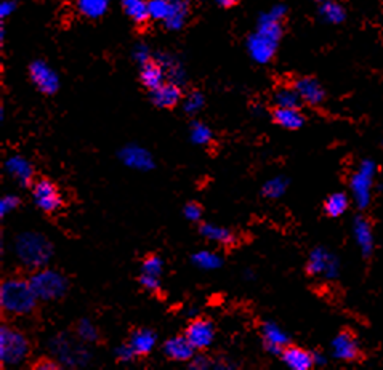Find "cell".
<instances>
[{"label":"cell","instance_id":"6da1fadb","mask_svg":"<svg viewBox=\"0 0 383 370\" xmlns=\"http://www.w3.org/2000/svg\"><path fill=\"white\" fill-rule=\"evenodd\" d=\"M287 15V7L277 4L260 15L257 29L249 35L247 51L258 64H266L276 55L277 45L282 37V21Z\"/></svg>","mask_w":383,"mask_h":370},{"label":"cell","instance_id":"7a4b0ae2","mask_svg":"<svg viewBox=\"0 0 383 370\" xmlns=\"http://www.w3.org/2000/svg\"><path fill=\"white\" fill-rule=\"evenodd\" d=\"M39 298L31 282L21 278H10L0 287V307L11 316H27L37 307Z\"/></svg>","mask_w":383,"mask_h":370},{"label":"cell","instance_id":"3957f363","mask_svg":"<svg viewBox=\"0 0 383 370\" xmlns=\"http://www.w3.org/2000/svg\"><path fill=\"white\" fill-rule=\"evenodd\" d=\"M16 257L20 261L29 269H42L51 258V247L50 240L44 234L37 233H25L18 236L15 244Z\"/></svg>","mask_w":383,"mask_h":370},{"label":"cell","instance_id":"277c9868","mask_svg":"<svg viewBox=\"0 0 383 370\" xmlns=\"http://www.w3.org/2000/svg\"><path fill=\"white\" fill-rule=\"evenodd\" d=\"M31 282L34 292L42 302H55L66 295L68 292V279L65 274L55 271V269H37L31 276Z\"/></svg>","mask_w":383,"mask_h":370},{"label":"cell","instance_id":"5b68a950","mask_svg":"<svg viewBox=\"0 0 383 370\" xmlns=\"http://www.w3.org/2000/svg\"><path fill=\"white\" fill-rule=\"evenodd\" d=\"M27 338L15 327L0 328V362L4 366H18L27 357Z\"/></svg>","mask_w":383,"mask_h":370},{"label":"cell","instance_id":"8992f818","mask_svg":"<svg viewBox=\"0 0 383 370\" xmlns=\"http://www.w3.org/2000/svg\"><path fill=\"white\" fill-rule=\"evenodd\" d=\"M32 199L47 215H54L63 207V196L58 186L49 178H40L32 185Z\"/></svg>","mask_w":383,"mask_h":370},{"label":"cell","instance_id":"52a82bcc","mask_svg":"<svg viewBox=\"0 0 383 370\" xmlns=\"http://www.w3.org/2000/svg\"><path fill=\"white\" fill-rule=\"evenodd\" d=\"M29 78L34 87L44 95H55L60 90V75L56 70L42 60H36L29 66Z\"/></svg>","mask_w":383,"mask_h":370},{"label":"cell","instance_id":"ba28073f","mask_svg":"<svg viewBox=\"0 0 383 370\" xmlns=\"http://www.w3.org/2000/svg\"><path fill=\"white\" fill-rule=\"evenodd\" d=\"M374 178V164L364 162L351 178V191L359 207H365L370 199V186Z\"/></svg>","mask_w":383,"mask_h":370},{"label":"cell","instance_id":"9c48e42d","mask_svg":"<svg viewBox=\"0 0 383 370\" xmlns=\"http://www.w3.org/2000/svg\"><path fill=\"white\" fill-rule=\"evenodd\" d=\"M184 335H187V338L196 350H206L213 343V338H215V326L208 319L199 317V319L189 322Z\"/></svg>","mask_w":383,"mask_h":370},{"label":"cell","instance_id":"30bf717a","mask_svg":"<svg viewBox=\"0 0 383 370\" xmlns=\"http://www.w3.org/2000/svg\"><path fill=\"white\" fill-rule=\"evenodd\" d=\"M119 157L127 167H130L133 170H140V172H146V170H151L154 167V159L151 156V152L138 144L124 146L119 152Z\"/></svg>","mask_w":383,"mask_h":370},{"label":"cell","instance_id":"8fae6325","mask_svg":"<svg viewBox=\"0 0 383 370\" xmlns=\"http://www.w3.org/2000/svg\"><path fill=\"white\" fill-rule=\"evenodd\" d=\"M151 101L161 109H172L182 101V85L168 80L161 87L151 90Z\"/></svg>","mask_w":383,"mask_h":370},{"label":"cell","instance_id":"7c38bea8","mask_svg":"<svg viewBox=\"0 0 383 370\" xmlns=\"http://www.w3.org/2000/svg\"><path fill=\"white\" fill-rule=\"evenodd\" d=\"M294 88L297 90L301 103L310 106H319L326 98V92L315 78H300L294 82Z\"/></svg>","mask_w":383,"mask_h":370},{"label":"cell","instance_id":"4fadbf2b","mask_svg":"<svg viewBox=\"0 0 383 370\" xmlns=\"http://www.w3.org/2000/svg\"><path fill=\"white\" fill-rule=\"evenodd\" d=\"M334 348V356L337 359L341 361H356L359 356H361V351H359V345L356 342L355 335L348 331L340 332L332 342Z\"/></svg>","mask_w":383,"mask_h":370},{"label":"cell","instance_id":"5bb4252c","mask_svg":"<svg viewBox=\"0 0 383 370\" xmlns=\"http://www.w3.org/2000/svg\"><path fill=\"white\" fill-rule=\"evenodd\" d=\"M196 348L191 345L187 335H182V337H172L168 338L164 345V352L168 359L177 361V362H184L191 361L194 357Z\"/></svg>","mask_w":383,"mask_h":370},{"label":"cell","instance_id":"9a60e30c","mask_svg":"<svg viewBox=\"0 0 383 370\" xmlns=\"http://www.w3.org/2000/svg\"><path fill=\"white\" fill-rule=\"evenodd\" d=\"M281 356L284 364L292 370H310L315 366V356L300 346H286Z\"/></svg>","mask_w":383,"mask_h":370},{"label":"cell","instance_id":"2e32d148","mask_svg":"<svg viewBox=\"0 0 383 370\" xmlns=\"http://www.w3.org/2000/svg\"><path fill=\"white\" fill-rule=\"evenodd\" d=\"M5 170H7V173L11 176V178H15L23 186H27L32 183L34 168L26 157L23 156L8 157L7 162H5Z\"/></svg>","mask_w":383,"mask_h":370},{"label":"cell","instance_id":"e0dca14e","mask_svg":"<svg viewBox=\"0 0 383 370\" xmlns=\"http://www.w3.org/2000/svg\"><path fill=\"white\" fill-rule=\"evenodd\" d=\"M165 78H167V73H165L164 66H162L158 58H156V60H149L148 63L142 64L140 80H142V84L146 87L149 92L164 84Z\"/></svg>","mask_w":383,"mask_h":370},{"label":"cell","instance_id":"ac0fdd59","mask_svg":"<svg viewBox=\"0 0 383 370\" xmlns=\"http://www.w3.org/2000/svg\"><path fill=\"white\" fill-rule=\"evenodd\" d=\"M263 333V342H265V348L268 350L272 354H281L282 350L287 346V335L284 333V331L281 327H277L276 324H272V322H266L263 324L262 328Z\"/></svg>","mask_w":383,"mask_h":370},{"label":"cell","instance_id":"d6986e66","mask_svg":"<svg viewBox=\"0 0 383 370\" xmlns=\"http://www.w3.org/2000/svg\"><path fill=\"white\" fill-rule=\"evenodd\" d=\"M189 2L188 0H172V8L168 13L164 26L168 31H180L188 23Z\"/></svg>","mask_w":383,"mask_h":370},{"label":"cell","instance_id":"ffe728a7","mask_svg":"<svg viewBox=\"0 0 383 370\" xmlns=\"http://www.w3.org/2000/svg\"><path fill=\"white\" fill-rule=\"evenodd\" d=\"M272 119L277 125L287 128V130H299L305 123V116L301 114L300 108H276L272 113Z\"/></svg>","mask_w":383,"mask_h":370},{"label":"cell","instance_id":"44dd1931","mask_svg":"<svg viewBox=\"0 0 383 370\" xmlns=\"http://www.w3.org/2000/svg\"><path fill=\"white\" fill-rule=\"evenodd\" d=\"M156 342H158V337H156L153 331H149V328H138V331L132 333L129 343L135 350L137 356H146L153 351Z\"/></svg>","mask_w":383,"mask_h":370},{"label":"cell","instance_id":"7402d4cb","mask_svg":"<svg viewBox=\"0 0 383 370\" xmlns=\"http://www.w3.org/2000/svg\"><path fill=\"white\" fill-rule=\"evenodd\" d=\"M199 233L206 239L212 240V242H217L220 245H233L236 242V236L233 231H230V229H226L223 226L212 225V223H204V225H201Z\"/></svg>","mask_w":383,"mask_h":370},{"label":"cell","instance_id":"603a6c76","mask_svg":"<svg viewBox=\"0 0 383 370\" xmlns=\"http://www.w3.org/2000/svg\"><path fill=\"white\" fill-rule=\"evenodd\" d=\"M319 16L329 25H340V23L345 21L346 10L337 0H324L319 5Z\"/></svg>","mask_w":383,"mask_h":370},{"label":"cell","instance_id":"cb8c5ba5","mask_svg":"<svg viewBox=\"0 0 383 370\" xmlns=\"http://www.w3.org/2000/svg\"><path fill=\"white\" fill-rule=\"evenodd\" d=\"M122 8L137 25H144L149 20L148 0H119Z\"/></svg>","mask_w":383,"mask_h":370},{"label":"cell","instance_id":"d4e9b609","mask_svg":"<svg viewBox=\"0 0 383 370\" xmlns=\"http://www.w3.org/2000/svg\"><path fill=\"white\" fill-rule=\"evenodd\" d=\"M337 268V264L334 261V258L327 255L324 250H315L310 257V261H308V271L311 274H321V273H326V274H332L334 269Z\"/></svg>","mask_w":383,"mask_h":370},{"label":"cell","instance_id":"484cf974","mask_svg":"<svg viewBox=\"0 0 383 370\" xmlns=\"http://www.w3.org/2000/svg\"><path fill=\"white\" fill-rule=\"evenodd\" d=\"M111 0H77V10L80 15L90 20H96L106 15Z\"/></svg>","mask_w":383,"mask_h":370},{"label":"cell","instance_id":"4316f807","mask_svg":"<svg viewBox=\"0 0 383 370\" xmlns=\"http://www.w3.org/2000/svg\"><path fill=\"white\" fill-rule=\"evenodd\" d=\"M275 104L276 108H300L301 99L299 97L297 90L292 87H281L275 92Z\"/></svg>","mask_w":383,"mask_h":370},{"label":"cell","instance_id":"83f0119b","mask_svg":"<svg viewBox=\"0 0 383 370\" xmlns=\"http://www.w3.org/2000/svg\"><path fill=\"white\" fill-rule=\"evenodd\" d=\"M348 197L345 196L344 192H334L330 194V196L326 199V202H324V210H326V214L329 216H340L344 215L346 209H348Z\"/></svg>","mask_w":383,"mask_h":370},{"label":"cell","instance_id":"f1b7e54d","mask_svg":"<svg viewBox=\"0 0 383 370\" xmlns=\"http://www.w3.org/2000/svg\"><path fill=\"white\" fill-rule=\"evenodd\" d=\"M193 263L197 268L206 269V271H212V269H217L222 266V258H220L217 254H213L211 250H201L197 254L193 255Z\"/></svg>","mask_w":383,"mask_h":370},{"label":"cell","instance_id":"f546056e","mask_svg":"<svg viewBox=\"0 0 383 370\" xmlns=\"http://www.w3.org/2000/svg\"><path fill=\"white\" fill-rule=\"evenodd\" d=\"M189 138L197 146H206L212 141L213 133L211 127L206 125L202 122H193V125L189 128Z\"/></svg>","mask_w":383,"mask_h":370},{"label":"cell","instance_id":"4dcf8cb0","mask_svg":"<svg viewBox=\"0 0 383 370\" xmlns=\"http://www.w3.org/2000/svg\"><path fill=\"white\" fill-rule=\"evenodd\" d=\"M355 234L358 244L361 245L364 254H369L372 250V233H370V228L368 223L363 218H358L355 223Z\"/></svg>","mask_w":383,"mask_h":370},{"label":"cell","instance_id":"1f68e13d","mask_svg":"<svg viewBox=\"0 0 383 370\" xmlns=\"http://www.w3.org/2000/svg\"><path fill=\"white\" fill-rule=\"evenodd\" d=\"M172 8V0H148L149 20L164 23Z\"/></svg>","mask_w":383,"mask_h":370},{"label":"cell","instance_id":"d6a6232c","mask_svg":"<svg viewBox=\"0 0 383 370\" xmlns=\"http://www.w3.org/2000/svg\"><path fill=\"white\" fill-rule=\"evenodd\" d=\"M142 273L161 278L162 273H164V260L156 254L148 255L142 263Z\"/></svg>","mask_w":383,"mask_h":370},{"label":"cell","instance_id":"836d02e7","mask_svg":"<svg viewBox=\"0 0 383 370\" xmlns=\"http://www.w3.org/2000/svg\"><path fill=\"white\" fill-rule=\"evenodd\" d=\"M77 337L85 343H95L100 335H98V328L94 326V322L82 319L77 324Z\"/></svg>","mask_w":383,"mask_h":370},{"label":"cell","instance_id":"e575fe53","mask_svg":"<svg viewBox=\"0 0 383 370\" xmlns=\"http://www.w3.org/2000/svg\"><path fill=\"white\" fill-rule=\"evenodd\" d=\"M286 187H287V181L281 178V176H277V178L266 181L263 186V196L270 199H277L286 192Z\"/></svg>","mask_w":383,"mask_h":370},{"label":"cell","instance_id":"d590c367","mask_svg":"<svg viewBox=\"0 0 383 370\" xmlns=\"http://www.w3.org/2000/svg\"><path fill=\"white\" fill-rule=\"evenodd\" d=\"M204 104H206L204 95H202L201 92L194 90V92H191L187 98H184L183 109L187 114H197L202 108H204Z\"/></svg>","mask_w":383,"mask_h":370},{"label":"cell","instance_id":"8d00e7d4","mask_svg":"<svg viewBox=\"0 0 383 370\" xmlns=\"http://www.w3.org/2000/svg\"><path fill=\"white\" fill-rule=\"evenodd\" d=\"M20 204V197L18 196H4L0 199V216H7L11 214Z\"/></svg>","mask_w":383,"mask_h":370},{"label":"cell","instance_id":"74e56055","mask_svg":"<svg viewBox=\"0 0 383 370\" xmlns=\"http://www.w3.org/2000/svg\"><path fill=\"white\" fill-rule=\"evenodd\" d=\"M132 55H133V60L140 64V66L144 63H148L149 60H153V58H151V50L146 44H138L135 49H133Z\"/></svg>","mask_w":383,"mask_h":370},{"label":"cell","instance_id":"f35d334b","mask_svg":"<svg viewBox=\"0 0 383 370\" xmlns=\"http://www.w3.org/2000/svg\"><path fill=\"white\" fill-rule=\"evenodd\" d=\"M183 215L188 221H199L202 218V207L197 202H188L183 209Z\"/></svg>","mask_w":383,"mask_h":370},{"label":"cell","instance_id":"ab89813d","mask_svg":"<svg viewBox=\"0 0 383 370\" xmlns=\"http://www.w3.org/2000/svg\"><path fill=\"white\" fill-rule=\"evenodd\" d=\"M115 356H118V359L120 362H132L137 357V352L132 348L130 343H124L118 346V350H115Z\"/></svg>","mask_w":383,"mask_h":370},{"label":"cell","instance_id":"60d3db41","mask_svg":"<svg viewBox=\"0 0 383 370\" xmlns=\"http://www.w3.org/2000/svg\"><path fill=\"white\" fill-rule=\"evenodd\" d=\"M140 284H142L143 289H146L148 292H158L161 289V278H156V276H149V274L142 273Z\"/></svg>","mask_w":383,"mask_h":370},{"label":"cell","instance_id":"b9f144b4","mask_svg":"<svg viewBox=\"0 0 383 370\" xmlns=\"http://www.w3.org/2000/svg\"><path fill=\"white\" fill-rule=\"evenodd\" d=\"M15 10H16L15 0H2V4H0V18L5 20V18L13 15Z\"/></svg>","mask_w":383,"mask_h":370},{"label":"cell","instance_id":"7bdbcfd3","mask_svg":"<svg viewBox=\"0 0 383 370\" xmlns=\"http://www.w3.org/2000/svg\"><path fill=\"white\" fill-rule=\"evenodd\" d=\"M211 367V362H208V359H206L204 356H194L193 359H191V369H208Z\"/></svg>","mask_w":383,"mask_h":370},{"label":"cell","instance_id":"ee69618b","mask_svg":"<svg viewBox=\"0 0 383 370\" xmlns=\"http://www.w3.org/2000/svg\"><path fill=\"white\" fill-rule=\"evenodd\" d=\"M36 369L39 370H58L60 369V364L55 362V361H50V359H44L36 364Z\"/></svg>","mask_w":383,"mask_h":370},{"label":"cell","instance_id":"f6af8a7d","mask_svg":"<svg viewBox=\"0 0 383 370\" xmlns=\"http://www.w3.org/2000/svg\"><path fill=\"white\" fill-rule=\"evenodd\" d=\"M213 2H215L218 7H222V8H231L237 4V0H213Z\"/></svg>","mask_w":383,"mask_h":370},{"label":"cell","instance_id":"bcb514c9","mask_svg":"<svg viewBox=\"0 0 383 370\" xmlns=\"http://www.w3.org/2000/svg\"><path fill=\"white\" fill-rule=\"evenodd\" d=\"M316 2H319V4H321V2H324V0H316Z\"/></svg>","mask_w":383,"mask_h":370}]
</instances>
